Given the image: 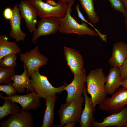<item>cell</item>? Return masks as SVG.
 Instances as JSON below:
<instances>
[{"instance_id":"obj_1","label":"cell","mask_w":127,"mask_h":127,"mask_svg":"<svg viewBox=\"0 0 127 127\" xmlns=\"http://www.w3.org/2000/svg\"><path fill=\"white\" fill-rule=\"evenodd\" d=\"M106 76L100 68L91 70L87 75V92L90 95L93 105L96 107L106 97L105 84Z\"/></svg>"},{"instance_id":"obj_2","label":"cell","mask_w":127,"mask_h":127,"mask_svg":"<svg viewBox=\"0 0 127 127\" xmlns=\"http://www.w3.org/2000/svg\"><path fill=\"white\" fill-rule=\"evenodd\" d=\"M74 1L68 3V9L65 16L62 18H56L60 25L59 32L67 35L71 33L77 34L80 36L87 35L90 36H98L94 30L89 28L86 22L79 23L71 14V7Z\"/></svg>"},{"instance_id":"obj_3","label":"cell","mask_w":127,"mask_h":127,"mask_svg":"<svg viewBox=\"0 0 127 127\" xmlns=\"http://www.w3.org/2000/svg\"><path fill=\"white\" fill-rule=\"evenodd\" d=\"M84 102V97L82 96L68 103L62 104L58 111L60 124L59 127H61L71 121L79 123Z\"/></svg>"},{"instance_id":"obj_4","label":"cell","mask_w":127,"mask_h":127,"mask_svg":"<svg viewBox=\"0 0 127 127\" xmlns=\"http://www.w3.org/2000/svg\"><path fill=\"white\" fill-rule=\"evenodd\" d=\"M39 69V68L30 77L34 91L40 98L45 99L49 95L60 94L63 91L64 88L67 84L66 83H64L60 87H54L49 82L47 76L40 74Z\"/></svg>"},{"instance_id":"obj_5","label":"cell","mask_w":127,"mask_h":127,"mask_svg":"<svg viewBox=\"0 0 127 127\" xmlns=\"http://www.w3.org/2000/svg\"><path fill=\"white\" fill-rule=\"evenodd\" d=\"M36 9L38 16L41 18L50 17L62 18L67 11L68 5L67 3L58 2V5L52 6L42 0H27Z\"/></svg>"},{"instance_id":"obj_6","label":"cell","mask_w":127,"mask_h":127,"mask_svg":"<svg viewBox=\"0 0 127 127\" xmlns=\"http://www.w3.org/2000/svg\"><path fill=\"white\" fill-rule=\"evenodd\" d=\"M127 105V89L123 87L118 90L110 97H106L99 105L98 109L111 114L119 112Z\"/></svg>"},{"instance_id":"obj_7","label":"cell","mask_w":127,"mask_h":127,"mask_svg":"<svg viewBox=\"0 0 127 127\" xmlns=\"http://www.w3.org/2000/svg\"><path fill=\"white\" fill-rule=\"evenodd\" d=\"M20 59L27 67V72L30 77L38 68L47 64L48 58L41 54L39 47L36 46L32 50L19 54Z\"/></svg>"},{"instance_id":"obj_8","label":"cell","mask_w":127,"mask_h":127,"mask_svg":"<svg viewBox=\"0 0 127 127\" xmlns=\"http://www.w3.org/2000/svg\"><path fill=\"white\" fill-rule=\"evenodd\" d=\"M87 75L84 68L79 73L74 75V77L71 83L67 84L64 89L67 94L66 103L79 98L83 93L84 84L86 82Z\"/></svg>"},{"instance_id":"obj_9","label":"cell","mask_w":127,"mask_h":127,"mask_svg":"<svg viewBox=\"0 0 127 127\" xmlns=\"http://www.w3.org/2000/svg\"><path fill=\"white\" fill-rule=\"evenodd\" d=\"M37 27L33 32L32 41L36 44L40 37L54 34L59 31L60 25L56 17H50L41 18L38 21Z\"/></svg>"},{"instance_id":"obj_10","label":"cell","mask_w":127,"mask_h":127,"mask_svg":"<svg viewBox=\"0 0 127 127\" xmlns=\"http://www.w3.org/2000/svg\"><path fill=\"white\" fill-rule=\"evenodd\" d=\"M0 93V99H10L19 103L21 106L20 110L29 111L31 110H36L41 105L40 98L34 91L28 94L24 95L17 94L9 97L3 96Z\"/></svg>"},{"instance_id":"obj_11","label":"cell","mask_w":127,"mask_h":127,"mask_svg":"<svg viewBox=\"0 0 127 127\" xmlns=\"http://www.w3.org/2000/svg\"><path fill=\"white\" fill-rule=\"evenodd\" d=\"M18 6L21 17L24 20L29 31L33 33L38 21L36 9L27 0H21Z\"/></svg>"},{"instance_id":"obj_12","label":"cell","mask_w":127,"mask_h":127,"mask_svg":"<svg viewBox=\"0 0 127 127\" xmlns=\"http://www.w3.org/2000/svg\"><path fill=\"white\" fill-rule=\"evenodd\" d=\"M33 117L29 111L20 110L11 115L0 124L1 127H32L34 126Z\"/></svg>"},{"instance_id":"obj_13","label":"cell","mask_w":127,"mask_h":127,"mask_svg":"<svg viewBox=\"0 0 127 127\" xmlns=\"http://www.w3.org/2000/svg\"><path fill=\"white\" fill-rule=\"evenodd\" d=\"M103 121H95L93 127H127V106L120 111L111 114L103 119Z\"/></svg>"},{"instance_id":"obj_14","label":"cell","mask_w":127,"mask_h":127,"mask_svg":"<svg viewBox=\"0 0 127 127\" xmlns=\"http://www.w3.org/2000/svg\"><path fill=\"white\" fill-rule=\"evenodd\" d=\"M83 94L84 98V107L82 111L78 123L81 127H92L95 121L94 114L96 107L93 105L91 98L88 96L85 85Z\"/></svg>"},{"instance_id":"obj_15","label":"cell","mask_w":127,"mask_h":127,"mask_svg":"<svg viewBox=\"0 0 127 127\" xmlns=\"http://www.w3.org/2000/svg\"><path fill=\"white\" fill-rule=\"evenodd\" d=\"M64 53L67 65L74 75L81 72L83 68L82 56L75 49L64 46Z\"/></svg>"},{"instance_id":"obj_16","label":"cell","mask_w":127,"mask_h":127,"mask_svg":"<svg viewBox=\"0 0 127 127\" xmlns=\"http://www.w3.org/2000/svg\"><path fill=\"white\" fill-rule=\"evenodd\" d=\"M12 9L13 16L8 22L11 27L9 35L17 42L24 41L26 35L22 31L21 28L20 24L22 18L20 13L18 5L17 4L15 5Z\"/></svg>"},{"instance_id":"obj_17","label":"cell","mask_w":127,"mask_h":127,"mask_svg":"<svg viewBox=\"0 0 127 127\" xmlns=\"http://www.w3.org/2000/svg\"><path fill=\"white\" fill-rule=\"evenodd\" d=\"M108 62L113 67H119L127 58V44L122 42L115 43Z\"/></svg>"},{"instance_id":"obj_18","label":"cell","mask_w":127,"mask_h":127,"mask_svg":"<svg viewBox=\"0 0 127 127\" xmlns=\"http://www.w3.org/2000/svg\"><path fill=\"white\" fill-rule=\"evenodd\" d=\"M23 67L24 71L22 74H15L11 78V80L13 81V86L17 92L19 93L24 92L25 88L27 89L28 91L33 92L34 89L28 75L27 67L24 64Z\"/></svg>"},{"instance_id":"obj_19","label":"cell","mask_w":127,"mask_h":127,"mask_svg":"<svg viewBox=\"0 0 127 127\" xmlns=\"http://www.w3.org/2000/svg\"><path fill=\"white\" fill-rule=\"evenodd\" d=\"M119 67H111L106 76L105 88L107 95H112L121 85Z\"/></svg>"},{"instance_id":"obj_20","label":"cell","mask_w":127,"mask_h":127,"mask_svg":"<svg viewBox=\"0 0 127 127\" xmlns=\"http://www.w3.org/2000/svg\"><path fill=\"white\" fill-rule=\"evenodd\" d=\"M56 95H51L45 99L46 109L41 127H51L54 125V108L57 98Z\"/></svg>"},{"instance_id":"obj_21","label":"cell","mask_w":127,"mask_h":127,"mask_svg":"<svg viewBox=\"0 0 127 127\" xmlns=\"http://www.w3.org/2000/svg\"><path fill=\"white\" fill-rule=\"evenodd\" d=\"M8 37L5 35H0V60L8 54H19L21 50L15 42L9 41Z\"/></svg>"},{"instance_id":"obj_22","label":"cell","mask_w":127,"mask_h":127,"mask_svg":"<svg viewBox=\"0 0 127 127\" xmlns=\"http://www.w3.org/2000/svg\"><path fill=\"white\" fill-rule=\"evenodd\" d=\"M78 0L90 22L93 24L98 23L99 18L95 10L94 0Z\"/></svg>"},{"instance_id":"obj_23","label":"cell","mask_w":127,"mask_h":127,"mask_svg":"<svg viewBox=\"0 0 127 127\" xmlns=\"http://www.w3.org/2000/svg\"><path fill=\"white\" fill-rule=\"evenodd\" d=\"M3 105L0 107V120L9 115H12L20 112V106L16 103L8 99H3Z\"/></svg>"},{"instance_id":"obj_24","label":"cell","mask_w":127,"mask_h":127,"mask_svg":"<svg viewBox=\"0 0 127 127\" xmlns=\"http://www.w3.org/2000/svg\"><path fill=\"white\" fill-rule=\"evenodd\" d=\"M15 74L14 67H0V84L11 82V78Z\"/></svg>"},{"instance_id":"obj_25","label":"cell","mask_w":127,"mask_h":127,"mask_svg":"<svg viewBox=\"0 0 127 127\" xmlns=\"http://www.w3.org/2000/svg\"><path fill=\"white\" fill-rule=\"evenodd\" d=\"M16 54L12 53L6 55L0 60V67H12L16 66L17 57Z\"/></svg>"},{"instance_id":"obj_26","label":"cell","mask_w":127,"mask_h":127,"mask_svg":"<svg viewBox=\"0 0 127 127\" xmlns=\"http://www.w3.org/2000/svg\"><path fill=\"white\" fill-rule=\"evenodd\" d=\"M110 2L111 6L115 10L121 12L125 17L127 12L122 0H107Z\"/></svg>"},{"instance_id":"obj_27","label":"cell","mask_w":127,"mask_h":127,"mask_svg":"<svg viewBox=\"0 0 127 127\" xmlns=\"http://www.w3.org/2000/svg\"><path fill=\"white\" fill-rule=\"evenodd\" d=\"M0 91L5 93L8 97L16 94L17 91L13 86V82H12L5 85L0 84Z\"/></svg>"},{"instance_id":"obj_28","label":"cell","mask_w":127,"mask_h":127,"mask_svg":"<svg viewBox=\"0 0 127 127\" xmlns=\"http://www.w3.org/2000/svg\"><path fill=\"white\" fill-rule=\"evenodd\" d=\"M79 7V5L78 4H77L75 6L77 12L78 17L81 20L82 22H86L92 27L99 34V36L101 40L103 41L106 42L107 41L106 35L100 33L94 27V26L91 24L92 23L88 22L85 19L80 11Z\"/></svg>"},{"instance_id":"obj_29","label":"cell","mask_w":127,"mask_h":127,"mask_svg":"<svg viewBox=\"0 0 127 127\" xmlns=\"http://www.w3.org/2000/svg\"><path fill=\"white\" fill-rule=\"evenodd\" d=\"M119 69L121 81L127 79V58Z\"/></svg>"},{"instance_id":"obj_30","label":"cell","mask_w":127,"mask_h":127,"mask_svg":"<svg viewBox=\"0 0 127 127\" xmlns=\"http://www.w3.org/2000/svg\"><path fill=\"white\" fill-rule=\"evenodd\" d=\"M13 12L12 9L9 7H7L4 9L3 12V15L4 18L9 20L13 16Z\"/></svg>"},{"instance_id":"obj_31","label":"cell","mask_w":127,"mask_h":127,"mask_svg":"<svg viewBox=\"0 0 127 127\" xmlns=\"http://www.w3.org/2000/svg\"><path fill=\"white\" fill-rule=\"evenodd\" d=\"M76 122L75 121H71L68 122L65 125L64 127H74Z\"/></svg>"},{"instance_id":"obj_32","label":"cell","mask_w":127,"mask_h":127,"mask_svg":"<svg viewBox=\"0 0 127 127\" xmlns=\"http://www.w3.org/2000/svg\"><path fill=\"white\" fill-rule=\"evenodd\" d=\"M46 2L50 5L53 6H56L58 4V2L56 3L52 0H47Z\"/></svg>"},{"instance_id":"obj_33","label":"cell","mask_w":127,"mask_h":127,"mask_svg":"<svg viewBox=\"0 0 127 127\" xmlns=\"http://www.w3.org/2000/svg\"><path fill=\"white\" fill-rule=\"evenodd\" d=\"M121 85L123 87L127 89V79L122 81Z\"/></svg>"},{"instance_id":"obj_34","label":"cell","mask_w":127,"mask_h":127,"mask_svg":"<svg viewBox=\"0 0 127 127\" xmlns=\"http://www.w3.org/2000/svg\"><path fill=\"white\" fill-rule=\"evenodd\" d=\"M58 1V2H61L62 3H67L74 1V0H57Z\"/></svg>"},{"instance_id":"obj_35","label":"cell","mask_w":127,"mask_h":127,"mask_svg":"<svg viewBox=\"0 0 127 127\" xmlns=\"http://www.w3.org/2000/svg\"><path fill=\"white\" fill-rule=\"evenodd\" d=\"M126 10L127 11V8L126 9ZM125 18V19L124 21V23L125 25V28L126 31L127 32V15Z\"/></svg>"},{"instance_id":"obj_36","label":"cell","mask_w":127,"mask_h":127,"mask_svg":"<svg viewBox=\"0 0 127 127\" xmlns=\"http://www.w3.org/2000/svg\"><path fill=\"white\" fill-rule=\"evenodd\" d=\"M123 1L126 9L127 8V0H122Z\"/></svg>"}]
</instances>
